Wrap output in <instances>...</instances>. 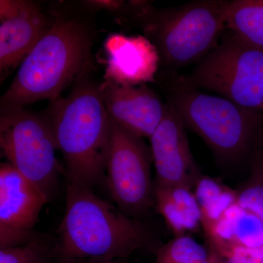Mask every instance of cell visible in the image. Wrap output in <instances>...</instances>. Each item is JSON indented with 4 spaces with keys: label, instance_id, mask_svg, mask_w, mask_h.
Masks as SVG:
<instances>
[{
    "label": "cell",
    "instance_id": "cell-1",
    "mask_svg": "<svg viewBox=\"0 0 263 263\" xmlns=\"http://www.w3.org/2000/svg\"><path fill=\"white\" fill-rule=\"evenodd\" d=\"M65 163L67 183L93 189L105 178L110 117L100 84L87 77L44 114Z\"/></svg>",
    "mask_w": 263,
    "mask_h": 263
},
{
    "label": "cell",
    "instance_id": "cell-2",
    "mask_svg": "<svg viewBox=\"0 0 263 263\" xmlns=\"http://www.w3.org/2000/svg\"><path fill=\"white\" fill-rule=\"evenodd\" d=\"M92 46L91 31L84 22L56 18L19 66L0 104L25 107L60 98L70 85L87 77L92 68Z\"/></svg>",
    "mask_w": 263,
    "mask_h": 263
},
{
    "label": "cell",
    "instance_id": "cell-3",
    "mask_svg": "<svg viewBox=\"0 0 263 263\" xmlns=\"http://www.w3.org/2000/svg\"><path fill=\"white\" fill-rule=\"evenodd\" d=\"M58 236L59 254L76 258L127 260L151 241L149 231L136 218L100 198L93 189L68 183Z\"/></svg>",
    "mask_w": 263,
    "mask_h": 263
},
{
    "label": "cell",
    "instance_id": "cell-4",
    "mask_svg": "<svg viewBox=\"0 0 263 263\" xmlns=\"http://www.w3.org/2000/svg\"><path fill=\"white\" fill-rule=\"evenodd\" d=\"M164 85L166 103L220 160L237 162L263 144V112L203 92L183 76H171Z\"/></svg>",
    "mask_w": 263,
    "mask_h": 263
},
{
    "label": "cell",
    "instance_id": "cell-5",
    "mask_svg": "<svg viewBox=\"0 0 263 263\" xmlns=\"http://www.w3.org/2000/svg\"><path fill=\"white\" fill-rule=\"evenodd\" d=\"M228 0H199L157 9L149 2L132 1L129 18L153 43L170 68L200 61L220 41Z\"/></svg>",
    "mask_w": 263,
    "mask_h": 263
},
{
    "label": "cell",
    "instance_id": "cell-6",
    "mask_svg": "<svg viewBox=\"0 0 263 263\" xmlns=\"http://www.w3.org/2000/svg\"><path fill=\"white\" fill-rule=\"evenodd\" d=\"M184 79L197 89L216 93L248 110L263 112V49L233 33L221 38Z\"/></svg>",
    "mask_w": 263,
    "mask_h": 263
},
{
    "label": "cell",
    "instance_id": "cell-7",
    "mask_svg": "<svg viewBox=\"0 0 263 263\" xmlns=\"http://www.w3.org/2000/svg\"><path fill=\"white\" fill-rule=\"evenodd\" d=\"M0 147L8 163L49 202L56 191L60 167L46 116L24 107L1 105Z\"/></svg>",
    "mask_w": 263,
    "mask_h": 263
},
{
    "label": "cell",
    "instance_id": "cell-8",
    "mask_svg": "<svg viewBox=\"0 0 263 263\" xmlns=\"http://www.w3.org/2000/svg\"><path fill=\"white\" fill-rule=\"evenodd\" d=\"M152 162L144 139L110 119L105 177L116 205L131 217L146 214L155 202Z\"/></svg>",
    "mask_w": 263,
    "mask_h": 263
},
{
    "label": "cell",
    "instance_id": "cell-9",
    "mask_svg": "<svg viewBox=\"0 0 263 263\" xmlns=\"http://www.w3.org/2000/svg\"><path fill=\"white\" fill-rule=\"evenodd\" d=\"M42 194L9 163L0 165V249L27 243L43 206Z\"/></svg>",
    "mask_w": 263,
    "mask_h": 263
},
{
    "label": "cell",
    "instance_id": "cell-10",
    "mask_svg": "<svg viewBox=\"0 0 263 263\" xmlns=\"http://www.w3.org/2000/svg\"><path fill=\"white\" fill-rule=\"evenodd\" d=\"M186 128L174 109L165 103L163 117L149 138L156 186L194 190L202 176L190 150Z\"/></svg>",
    "mask_w": 263,
    "mask_h": 263
},
{
    "label": "cell",
    "instance_id": "cell-11",
    "mask_svg": "<svg viewBox=\"0 0 263 263\" xmlns=\"http://www.w3.org/2000/svg\"><path fill=\"white\" fill-rule=\"evenodd\" d=\"M103 46L105 81L127 86L155 82L160 56L148 38L114 33L105 39Z\"/></svg>",
    "mask_w": 263,
    "mask_h": 263
},
{
    "label": "cell",
    "instance_id": "cell-12",
    "mask_svg": "<svg viewBox=\"0 0 263 263\" xmlns=\"http://www.w3.org/2000/svg\"><path fill=\"white\" fill-rule=\"evenodd\" d=\"M109 117L141 138H149L164 116L165 103L146 84L120 86L104 81L100 84Z\"/></svg>",
    "mask_w": 263,
    "mask_h": 263
},
{
    "label": "cell",
    "instance_id": "cell-13",
    "mask_svg": "<svg viewBox=\"0 0 263 263\" xmlns=\"http://www.w3.org/2000/svg\"><path fill=\"white\" fill-rule=\"evenodd\" d=\"M51 20L37 3L28 7L15 18L0 25V72H6L20 66L26 57L51 28Z\"/></svg>",
    "mask_w": 263,
    "mask_h": 263
},
{
    "label": "cell",
    "instance_id": "cell-14",
    "mask_svg": "<svg viewBox=\"0 0 263 263\" xmlns=\"http://www.w3.org/2000/svg\"><path fill=\"white\" fill-rule=\"evenodd\" d=\"M205 235L211 250L222 259L238 249H263L262 221L237 202Z\"/></svg>",
    "mask_w": 263,
    "mask_h": 263
},
{
    "label": "cell",
    "instance_id": "cell-15",
    "mask_svg": "<svg viewBox=\"0 0 263 263\" xmlns=\"http://www.w3.org/2000/svg\"><path fill=\"white\" fill-rule=\"evenodd\" d=\"M154 196L157 210L176 237L201 226V212L193 189L155 185Z\"/></svg>",
    "mask_w": 263,
    "mask_h": 263
},
{
    "label": "cell",
    "instance_id": "cell-16",
    "mask_svg": "<svg viewBox=\"0 0 263 263\" xmlns=\"http://www.w3.org/2000/svg\"><path fill=\"white\" fill-rule=\"evenodd\" d=\"M194 193L201 212V227L205 234L237 202L236 190L220 180L203 175L195 185Z\"/></svg>",
    "mask_w": 263,
    "mask_h": 263
},
{
    "label": "cell",
    "instance_id": "cell-17",
    "mask_svg": "<svg viewBox=\"0 0 263 263\" xmlns=\"http://www.w3.org/2000/svg\"><path fill=\"white\" fill-rule=\"evenodd\" d=\"M226 27L245 42L263 49V0L229 1Z\"/></svg>",
    "mask_w": 263,
    "mask_h": 263
},
{
    "label": "cell",
    "instance_id": "cell-18",
    "mask_svg": "<svg viewBox=\"0 0 263 263\" xmlns=\"http://www.w3.org/2000/svg\"><path fill=\"white\" fill-rule=\"evenodd\" d=\"M58 243L44 235L36 234L27 243L0 249V263H56Z\"/></svg>",
    "mask_w": 263,
    "mask_h": 263
},
{
    "label": "cell",
    "instance_id": "cell-19",
    "mask_svg": "<svg viewBox=\"0 0 263 263\" xmlns=\"http://www.w3.org/2000/svg\"><path fill=\"white\" fill-rule=\"evenodd\" d=\"M236 193L237 203L263 222V144L252 153L250 174Z\"/></svg>",
    "mask_w": 263,
    "mask_h": 263
},
{
    "label": "cell",
    "instance_id": "cell-20",
    "mask_svg": "<svg viewBox=\"0 0 263 263\" xmlns=\"http://www.w3.org/2000/svg\"><path fill=\"white\" fill-rule=\"evenodd\" d=\"M203 246L187 235L176 237L160 249L154 263H184L206 258L211 254Z\"/></svg>",
    "mask_w": 263,
    "mask_h": 263
},
{
    "label": "cell",
    "instance_id": "cell-21",
    "mask_svg": "<svg viewBox=\"0 0 263 263\" xmlns=\"http://www.w3.org/2000/svg\"><path fill=\"white\" fill-rule=\"evenodd\" d=\"M222 260L224 263H263V249H238Z\"/></svg>",
    "mask_w": 263,
    "mask_h": 263
},
{
    "label": "cell",
    "instance_id": "cell-22",
    "mask_svg": "<svg viewBox=\"0 0 263 263\" xmlns=\"http://www.w3.org/2000/svg\"><path fill=\"white\" fill-rule=\"evenodd\" d=\"M31 1L23 0H1L0 20L2 22L15 18L28 7Z\"/></svg>",
    "mask_w": 263,
    "mask_h": 263
},
{
    "label": "cell",
    "instance_id": "cell-23",
    "mask_svg": "<svg viewBox=\"0 0 263 263\" xmlns=\"http://www.w3.org/2000/svg\"><path fill=\"white\" fill-rule=\"evenodd\" d=\"M86 5L92 7L95 9L106 10L108 11L115 12V13H119V12H124L127 3L124 1H114V0H105V1H86L85 2Z\"/></svg>",
    "mask_w": 263,
    "mask_h": 263
},
{
    "label": "cell",
    "instance_id": "cell-24",
    "mask_svg": "<svg viewBox=\"0 0 263 263\" xmlns=\"http://www.w3.org/2000/svg\"><path fill=\"white\" fill-rule=\"evenodd\" d=\"M56 263H128L124 259L105 258H76L59 254Z\"/></svg>",
    "mask_w": 263,
    "mask_h": 263
},
{
    "label": "cell",
    "instance_id": "cell-25",
    "mask_svg": "<svg viewBox=\"0 0 263 263\" xmlns=\"http://www.w3.org/2000/svg\"><path fill=\"white\" fill-rule=\"evenodd\" d=\"M221 260L220 257L212 251L210 255L206 258L194 259V260L184 263H220Z\"/></svg>",
    "mask_w": 263,
    "mask_h": 263
},
{
    "label": "cell",
    "instance_id": "cell-26",
    "mask_svg": "<svg viewBox=\"0 0 263 263\" xmlns=\"http://www.w3.org/2000/svg\"><path fill=\"white\" fill-rule=\"evenodd\" d=\"M220 263H224V262H223L222 259H221Z\"/></svg>",
    "mask_w": 263,
    "mask_h": 263
}]
</instances>
